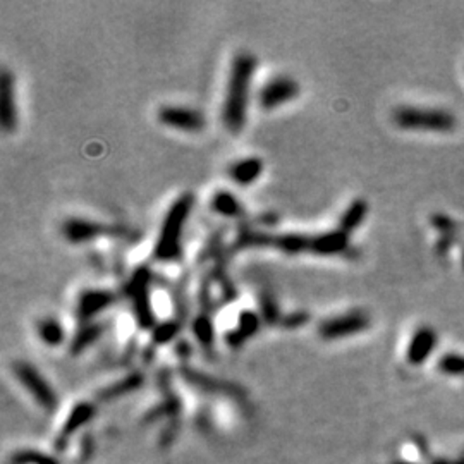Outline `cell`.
<instances>
[{
	"label": "cell",
	"instance_id": "6da1fadb",
	"mask_svg": "<svg viewBox=\"0 0 464 464\" xmlns=\"http://www.w3.org/2000/svg\"><path fill=\"white\" fill-rule=\"evenodd\" d=\"M256 65H258L256 57L249 52L236 54L231 62L225 99L222 104V123L231 134L243 131L246 124L249 95H251Z\"/></svg>",
	"mask_w": 464,
	"mask_h": 464
},
{
	"label": "cell",
	"instance_id": "7a4b0ae2",
	"mask_svg": "<svg viewBox=\"0 0 464 464\" xmlns=\"http://www.w3.org/2000/svg\"><path fill=\"white\" fill-rule=\"evenodd\" d=\"M194 208V196L184 193L170 205L163 217L157 243L153 248V258L162 263H173L182 258V236H184L186 224Z\"/></svg>",
	"mask_w": 464,
	"mask_h": 464
},
{
	"label": "cell",
	"instance_id": "3957f363",
	"mask_svg": "<svg viewBox=\"0 0 464 464\" xmlns=\"http://www.w3.org/2000/svg\"><path fill=\"white\" fill-rule=\"evenodd\" d=\"M392 120L399 130L421 132H451L456 130V117L444 108L401 105L392 112Z\"/></svg>",
	"mask_w": 464,
	"mask_h": 464
},
{
	"label": "cell",
	"instance_id": "277c9868",
	"mask_svg": "<svg viewBox=\"0 0 464 464\" xmlns=\"http://www.w3.org/2000/svg\"><path fill=\"white\" fill-rule=\"evenodd\" d=\"M62 236L71 244H87L100 237H114V239H134L136 232L124 225H108L104 222L89 220V218L71 217L64 220L61 227Z\"/></svg>",
	"mask_w": 464,
	"mask_h": 464
},
{
	"label": "cell",
	"instance_id": "5b68a950",
	"mask_svg": "<svg viewBox=\"0 0 464 464\" xmlns=\"http://www.w3.org/2000/svg\"><path fill=\"white\" fill-rule=\"evenodd\" d=\"M150 280L151 274L148 272V268L142 267L132 274L131 280L126 286V294L131 299L136 323L143 330H153L155 325H157L150 301Z\"/></svg>",
	"mask_w": 464,
	"mask_h": 464
},
{
	"label": "cell",
	"instance_id": "8992f818",
	"mask_svg": "<svg viewBox=\"0 0 464 464\" xmlns=\"http://www.w3.org/2000/svg\"><path fill=\"white\" fill-rule=\"evenodd\" d=\"M13 373L18 378L19 384L31 394L38 406H42L45 411L52 413L58 406L57 392L54 391L49 380L38 372L37 366H33L28 361H15L13 363Z\"/></svg>",
	"mask_w": 464,
	"mask_h": 464
},
{
	"label": "cell",
	"instance_id": "52a82bcc",
	"mask_svg": "<svg viewBox=\"0 0 464 464\" xmlns=\"http://www.w3.org/2000/svg\"><path fill=\"white\" fill-rule=\"evenodd\" d=\"M372 320L370 315L363 310H351L337 317L323 320L318 325V335L323 341H339L348 339L353 335L365 332L370 327Z\"/></svg>",
	"mask_w": 464,
	"mask_h": 464
},
{
	"label": "cell",
	"instance_id": "ba28073f",
	"mask_svg": "<svg viewBox=\"0 0 464 464\" xmlns=\"http://www.w3.org/2000/svg\"><path fill=\"white\" fill-rule=\"evenodd\" d=\"M179 375H181L182 380H184L189 387L196 389V391L200 392L227 396L234 397V399L244 397V391L237 384H232V382L222 380V378L212 375H206V373L200 372V370L196 368H191V366H181V368H179Z\"/></svg>",
	"mask_w": 464,
	"mask_h": 464
},
{
	"label": "cell",
	"instance_id": "9c48e42d",
	"mask_svg": "<svg viewBox=\"0 0 464 464\" xmlns=\"http://www.w3.org/2000/svg\"><path fill=\"white\" fill-rule=\"evenodd\" d=\"M157 119L163 126L182 132H200L206 126L205 115L200 111L182 105H163L158 108Z\"/></svg>",
	"mask_w": 464,
	"mask_h": 464
},
{
	"label": "cell",
	"instance_id": "30bf717a",
	"mask_svg": "<svg viewBox=\"0 0 464 464\" xmlns=\"http://www.w3.org/2000/svg\"><path fill=\"white\" fill-rule=\"evenodd\" d=\"M299 95V84L291 76H275L268 80L258 92V104L263 111H274L277 107L292 102Z\"/></svg>",
	"mask_w": 464,
	"mask_h": 464
},
{
	"label": "cell",
	"instance_id": "8fae6325",
	"mask_svg": "<svg viewBox=\"0 0 464 464\" xmlns=\"http://www.w3.org/2000/svg\"><path fill=\"white\" fill-rule=\"evenodd\" d=\"M119 301V296L108 289H83L77 296L76 318L81 323L92 322L100 313L114 308Z\"/></svg>",
	"mask_w": 464,
	"mask_h": 464
},
{
	"label": "cell",
	"instance_id": "7c38bea8",
	"mask_svg": "<svg viewBox=\"0 0 464 464\" xmlns=\"http://www.w3.org/2000/svg\"><path fill=\"white\" fill-rule=\"evenodd\" d=\"M0 123L6 132H14L18 127V107H15L14 76L7 68L2 69L0 76Z\"/></svg>",
	"mask_w": 464,
	"mask_h": 464
},
{
	"label": "cell",
	"instance_id": "4fadbf2b",
	"mask_svg": "<svg viewBox=\"0 0 464 464\" xmlns=\"http://www.w3.org/2000/svg\"><path fill=\"white\" fill-rule=\"evenodd\" d=\"M268 248H274L286 255H301V253L317 255V234L315 236L298 232L268 234Z\"/></svg>",
	"mask_w": 464,
	"mask_h": 464
},
{
	"label": "cell",
	"instance_id": "5bb4252c",
	"mask_svg": "<svg viewBox=\"0 0 464 464\" xmlns=\"http://www.w3.org/2000/svg\"><path fill=\"white\" fill-rule=\"evenodd\" d=\"M95 413H96L95 404L87 403V401H84V403H77L76 406L69 411L68 418H65L64 425H62L61 434L57 437L56 446L58 449H62L76 432H80L84 425H88L89 421L93 420V416H95Z\"/></svg>",
	"mask_w": 464,
	"mask_h": 464
},
{
	"label": "cell",
	"instance_id": "9a60e30c",
	"mask_svg": "<svg viewBox=\"0 0 464 464\" xmlns=\"http://www.w3.org/2000/svg\"><path fill=\"white\" fill-rule=\"evenodd\" d=\"M437 346V332L432 327H420L409 341L406 358L409 365H423L430 358Z\"/></svg>",
	"mask_w": 464,
	"mask_h": 464
},
{
	"label": "cell",
	"instance_id": "2e32d148",
	"mask_svg": "<svg viewBox=\"0 0 464 464\" xmlns=\"http://www.w3.org/2000/svg\"><path fill=\"white\" fill-rule=\"evenodd\" d=\"M263 160L258 157H244L236 160L231 163L227 169L229 177L232 182H236L237 186H251L253 182H256L260 179V175L263 174Z\"/></svg>",
	"mask_w": 464,
	"mask_h": 464
},
{
	"label": "cell",
	"instance_id": "e0dca14e",
	"mask_svg": "<svg viewBox=\"0 0 464 464\" xmlns=\"http://www.w3.org/2000/svg\"><path fill=\"white\" fill-rule=\"evenodd\" d=\"M107 332V323L105 322H88L83 323L80 327L74 337L71 339V344H69V353L73 356H80L84 351L92 348L96 341L102 339V335Z\"/></svg>",
	"mask_w": 464,
	"mask_h": 464
},
{
	"label": "cell",
	"instance_id": "ac0fdd59",
	"mask_svg": "<svg viewBox=\"0 0 464 464\" xmlns=\"http://www.w3.org/2000/svg\"><path fill=\"white\" fill-rule=\"evenodd\" d=\"M143 385H145V375H143L142 372L130 373V375L119 378L114 384L107 385L102 391H99V399L102 401V403H111V401L119 399V397L127 396V394L139 391Z\"/></svg>",
	"mask_w": 464,
	"mask_h": 464
},
{
	"label": "cell",
	"instance_id": "d6986e66",
	"mask_svg": "<svg viewBox=\"0 0 464 464\" xmlns=\"http://www.w3.org/2000/svg\"><path fill=\"white\" fill-rule=\"evenodd\" d=\"M210 208L217 213V215L225 218H243L244 217V206L237 200L236 196L227 189H218L213 193L212 200H210Z\"/></svg>",
	"mask_w": 464,
	"mask_h": 464
},
{
	"label": "cell",
	"instance_id": "ffe728a7",
	"mask_svg": "<svg viewBox=\"0 0 464 464\" xmlns=\"http://www.w3.org/2000/svg\"><path fill=\"white\" fill-rule=\"evenodd\" d=\"M191 329H193L194 339L201 346V349L205 353H212L213 346H215V327H213L212 313L201 311L198 317L193 318Z\"/></svg>",
	"mask_w": 464,
	"mask_h": 464
},
{
	"label": "cell",
	"instance_id": "44dd1931",
	"mask_svg": "<svg viewBox=\"0 0 464 464\" xmlns=\"http://www.w3.org/2000/svg\"><path fill=\"white\" fill-rule=\"evenodd\" d=\"M366 215H368V203H366L363 198H356L354 201H351V205L344 210L341 218H339V231H342L349 236L351 232H354L358 227H361Z\"/></svg>",
	"mask_w": 464,
	"mask_h": 464
},
{
	"label": "cell",
	"instance_id": "7402d4cb",
	"mask_svg": "<svg viewBox=\"0 0 464 464\" xmlns=\"http://www.w3.org/2000/svg\"><path fill=\"white\" fill-rule=\"evenodd\" d=\"M37 335L49 348H58L65 341L64 325L56 317H45L38 320Z\"/></svg>",
	"mask_w": 464,
	"mask_h": 464
},
{
	"label": "cell",
	"instance_id": "603a6c76",
	"mask_svg": "<svg viewBox=\"0 0 464 464\" xmlns=\"http://www.w3.org/2000/svg\"><path fill=\"white\" fill-rule=\"evenodd\" d=\"M181 413V399H179L175 394L165 392L163 394V399L160 401L155 408H151L150 411L146 413L145 421H157L162 418H170V416H177Z\"/></svg>",
	"mask_w": 464,
	"mask_h": 464
},
{
	"label": "cell",
	"instance_id": "cb8c5ba5",
	"mask_svg": "<svg viewBox=\"0 0 464 464\" xmlns=\"http://www.w3.org/2000/svg\"><path fill=\"white\" fill-rule=\"evenodd\" d=\"M258 305H260V313L261 320H263L267 325H280V320H282V311H280L279 305H277V299L274 292L263 289L258 294Z\"/></svg>",
	"mask_w": 464,
	"mask_h": 464
},
{
	"label": "cell",
	"instance_id": "d4e9b609",
	"mask_svg": "<svg viewBox=\"0 0 464 464\" xmlns=\"http://www.w3.org/2000/svg\"><path fill=\"white\" fill-rule=\"evenodd\" d=\"M182 329V322L179 318L167 320V322L157 323L155 329L151 330V344L153 346H163L173 342L177 337Z\"/></svg>",
	"mask_w": 464,
	"mask_h": 464
},
{
	"label": "cell",
	"instance_id": "484cf974",
	"mask_svg": "<svg viewBox=\"0 0 464 464\" xmlns=\"http://www.w3.org/2000/svg\"><path fill=\"white\" fill-rule=\"evenodd\" d=\"M261 322H263V320H261L258 313H255V311L251 310H243L239 313V317H237L236 330L248 341V339H251L253 335L258 334Z\"/></svg>",
	"mask_w": 464,
	"mask_h": 464
},
{
	"label": "cell",
	"instance_id": "4316f807",
	"mask_svg": "<svg viewBox=\"0 0 464 464\" xmlns=\"http://www.w3.org/2000/svg\"><path fill=\"white\" fill-rule=\"evenodd\" d=\"M11 463L13 464H61L56 458H54V456H49V454H45V452L33 451V449H23V451L14 452Z\"/></svg>",
	"mask_w": 464,
	"mask_h": 464
},
{
	"label": "cell",
	"instance_id": "83f0119b",
	"mask_svg": "<svg viewBox=\"0 0 464 464\" xmlns=\"http://www.w3.org/2000/svg\"><path fill=\"white\" fill-rule=\"evenodd\" d=\"M439 370L451 377H464V356L458 353H447L440 358Z\"/></svg>",
	"mask_w": 464,
	"mask_h": 464
},
{
	"label": "cell",
	"instance_id": "f1b7e54d",
	"mask_svg": "<svg viewBox=\"0 0 464 464\" xmlns=\"http://www.w3.org/2000/svg\"><path fill=\"white\" fill-rule=\"evenodd\" d=\"M308 322H310V313H306V311H292L289 315H284L282 320H280V327L286 330H296L301 329Z\"/></svg>",
	"mask_w": 464,
	"mask_h": 464
},
{
	"label": "cell",
	"instance_id": "f546056e",
	"mask_svg": "<svg viewBox=\"0 0 464 464\" xmlns=\"http://www.w3.org/2000/svg\"><path fill=\"white\" fill-rule=\"evenodd\" d=\"M175 434H177V427H175V425H173V427H167L165 430L162 432V435H160V444H162V446H169V444L174 440Z\"/></svg>",
	"mask_w": 464,
	"mask_h": 464
},
{
	"label": "cell",
	"instance_id": "4dcf8cb0",
	"mask_svg": "<svg viewBox=\"0 0 464 464\" xmlns=\"http://www.w3.org/2000/svg\"><path fill=\"white\" fill-rule=\"evenodd\" d=\"M175 353L179 354V358H189L191 354V346L186 341H177V346H175Z\"/></svg>",
	"mask_w": 464,
	"mask_h": 464
},
{
	"label": "cell",
	"instance_id": "1f68e13d",
	"mask_svg": "<svg viewBox=\"0 0 464 464\" xmlns=\"http://www.w3.org/2000/svg\"><path fill=\"white\" fill-rule=\"evenodd\" d=\"M463 267H464V260H463Z\"/></svg>",
	"mask_w": 464,
	"mask_h": 464
}]
</instances>
